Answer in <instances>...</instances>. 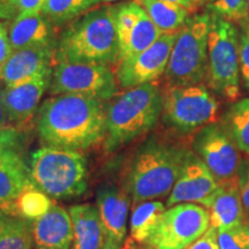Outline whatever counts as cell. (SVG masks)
Here are the masks:
<instances>
[{"instance_id": "d6986e66", "label": "cell", "mask_w": 249, "mask_h": 249, "mask_svg": "<svg viewBox=\"0 0 249 249\" xmlns=\"http://www.w3.org/2000/svg\"><path fill=\"white\" fill-rule=\"evenodd\" d=\"M35 249H71L73 224L70 211L54 204L48 213L31 222Z\"/></svg>"}, {"instance_id": "d4e9b609", "label": "cell", "mask_w": 249, "mask_h": 249, "mask_svg": "<svg viewBox=\"0 0 249 249\" xmlns=\"http://www.w3.org/2000/svg\"><path fill=\"white\" fill-rule=\"evenodd\" d=\"M222 126L239 150L249 155V98L235 102L227 110Z\"/></svg>"}, {"instance_id": "ac0fdd59", "label": "cell", "mask_w": 249, "mask_h": 249, "mask_svg": "<svg viewBox=\"0 0 249 249\" xmlns=\"http://www.w3.org/2000/svg\"><path fill=\"white\" fill-rule=\"evenodd\" d=\"M33 185L29 165L24 160L22 152H0V207L6 214L15 217V200Z\"/></svg>"}, {"instance_id": "4dcf8cb0", "label": "cell", "mask_w": 249, "mask_h": 249, "mask_svg": "<svg viewBox=\"0 0 249 249\" xmlns=\"http://www.w3.org/2000/svg\"><path fill=\"white\" fill-rule=\"evenodd\" d=\"M46 0H2L1 18L13 20L23 12L42 11Z\"/></svg>"}, {"instance_id": "9c48e42d", "label": "cell", "mask_w": 249, "mask_h": 249, "mask_svg": "<svg viewBox=\"0 0 249 249\" xmlns=\"http://www.w3.org/2000/svg\"><path fill=\"white\" fill-rule=\"evenodd\" d=\"M114 67L85 61L54 62L49 92L55 95H85L110 101L120 91Z\"/></svg>"}, {"instance_id": "ffe728a7", "label": "cell", "mask_w": 249, "mask_h": 249, "mask_svg": "<svg viewBox=\"0 0 249 249\" xmlns=\"http://www.w3.org/2000/svg\"><path fill=\"white\" fill-rule=\"evenodd\" d=\"M12 49L18 50L57 43L55 24L40 11L23 12L12 20L8 26Z\"/></svg>"}, {"instance_id": "f1b7e54d", "label": "cell", "mask_w": 249, "mask_h": 249, "mask_svg": "<svg viewBox=\"0 0 249 249\" xmlns=\"http://www.w3.org/2000/svg\"><path fill=\"white\" fill-rule=\"evenodd\" d=\"M211 13L219 15L233 23H240L249 18L247 0H213L208 5Z\"/></svg>"}, {"instance_id": "f6af8a7d", "label": "cell", "mask_w": 249, "mask_h": 249, "mask_svg": "<svg viewBox=\"0 0 249 249\" xmlns=\"http://www.w3.org/2000/svg\"><path fill=\"white\" fill-rule=\"evenodd\" d=\"M2 85H4V83H2L1 81H0V88H1V86H2Z\"/></svg>"}, {"instance_id": "8fae6325", "label": "cell", "mask_w": 249, "mask_h": 249, "mask_svg": "<svg viewBox=\"0 0 249 249\" xmlns=\"http://www.w3.org/2000/svg\"><path fill=\"white\" fill-rule=\"evenodd\" d=\"M192 150L203 160L218 183L239 177L240 150L222 124H209L194 133Z\"/></svg>"}, {"instance_id": "5b68a950", "label": "cell", "mask_w": 249, "mask_h": 249, "mask_svg": "<svg viewBox=\"0 0 249 249\" xmlns=\"http://www.w3.org/2000/svg\"><path fill=\"white\" fill-rule=\"evenodd\" d=\"M29 172L34 186L54 200L80 197L88 187V164L80 151L42 147L31 154Z\"/></svg>"}, {"instance_id": "83f0119b", "label": "cell", "mask_w": 249, "mask_h": 249, "mask_svg": "<svg viewBox=\"0 0 249 249\" xmlns=\"http://www.w3.org/2000/svg\"><path fill=\"white\" fill-rule=\"evenodd\" d=\"M31 220L9 217L0 232V249H33Z\"/></svg>"}, {"instance_id": "ba28073f", "label": "cell", "mask_w": 249, "mask_h": 249, "mask_svg": "<svg viewBox=\"0 0 249 249\" xmlns=\"http://www.w3.org/2000/svg\"><path fill=\"white\" fill-rule=\"evenodd\" d=\"M161 120L179 134L196 133L216 121L217 98L203 83L191 86L164 87L161 90Z\"/></svg>"}, {"instance_id": "e575fe53", "label": "cell", "mask_w": 249, "mask_h": 249, "mask_svg": "<svg viewBox=\"0 0 249 249\" xmlns=\"http://www.w3.org/2000/svg\"><path fill=\"white\" fill-rule=\"evenodd\" d=\"M13 52L8 36V26L5 22H0V67L7 60Z\"/></svg>"}, {"instance_id": "5bb4252c", "label": "cell", "mask_w": 249, "mask_h": 249, "mask_svg": "<svg viewBox=\"0 0 249 249\" xmlns=\"http://www.w3.org/2000/svg\"><path fill=\"white\" fill-rule=\"evenodd\" d=\"M218 187L219 183L203 160L188 149L181 172L165 205L170 208L180 203H200L207 208Z\"/></svg>"}, {"instance_id": "52a82bcc", "label": "cell", "mask_w": 249, "mask_h": 249, "mask_svg": "<svg viewBox=\"0 0 249 249\" xmlns=\"http://www.w3.org/2000/svg\"><path fill=\"white\" fill-rule=\"evenodd\" d=\"M211 14L208 38V71L205 82L210 89L230 102L240 95V37L231 21Z\"/></svg>"}, {"instance_id": "b9f144b4", "label": "cell", "mask_w": 249, "mask_h": 249, "mask_svg": "<svg viewBox=\"0 0 249 249\" xmlns=\"http://www.w3.org/2000/svg\"><path fill=\"white\" fill-rule=\"evenodd\" d=\"M117 1H124V0H99L101 4H112V2H117Z\"/></svg>"}, {"instance_id": "7bdbcfd3", "label": "cell", "mask_w": 249, "mask_h": 249, "mask_svg": "<svg viewBox=\"0 0 249 249\" xmlns=\"http://www.w3.org/2000/svg\"><path fill=\"white\" fill-rule=\"evenodd\" d=\"M8 214L5 213V211L1 209V207H0V218H4V217H7Z\"/></svg>"}, {"instance_id": "7a4b0ae2", "label": "cell", "mask_w": 249, "mask_h": 249, "mask_svg": "<svg viewBox=\"0 0 249 249\" xmlns=\"http://www.w3.org/2000/svg\"><path fill=\"white\" fill-rule=\"evenodd\" d=\"M188 149L151 136L136 149L124 165L121 185L133 204L170 195L181 172Z\"/></svg>"}, {"instance_id": "d6a6232c", "label": "cell", "mask_w": 249, "mask_h": 249, "mask_svg": "<svg viewBox=\"0 0 249 249\" xmlns=\"http://www.w3.org/2000/svg\"><path fill=\"white\" fill-rule=\"evenodd\" d=\"M27 140V133L20 130L0 129V152L6 150H17L22 152Z\"/></svg>"}, {"instance_id": "836d02e7", "label": "cell", "mask_w": 249, "mask_h": 249, "mask_svg": "<svg viewBox=\"0 0 249 249\" xmlns=\"http://www.w3.org/2000/svg\"><path fill=\"white\" fill-rule=\"evenodd\" d=\"M186 249H219L217 230L210 226L203 235L200 236L197 240L193 242Z\"/></svg>"}, {"instance_id": "cb8c5ba5", "label": "cell", "mask_w": 249, "mask_h": 249, "mask_svg": "<svg viewBox=\"0 0 249 249\" xmlns=\"http://www.w3.org/2000/svg\"><path fill=\"white\" fill-rule=\"evenodd\" d=\"M165 210L166 205L156 200L134 204L130 216V238L133 241H147L160 224Z\"/></svg>"}, {"instance_id": "ab89813d", "label": "cell", "mask_w": 249, "mask_h": 249, "mask_svg": "<svg viewBox=\"0 0 249 249\" xmlns=\"http://www.w3.org/2000/svg\"><path fill=\"white\" fill-rule=\"evenodd\" d=\"M9 217H11V216H7V217H4V218H0V232H1L2 229H4V227H5L6 223H7V220H8Z\"/></svg>"}, {"instance_id": "3957f363", "label": "cell", "mask_w": 249, "mask_h": 249, "mask_svg": "<svg viewBox=\"0 0 249 249\" xmlns=\"http://www.w3.org/2000/svg\"><path fill=\"white\" fill-rule=\"evenodd\" d=\"M117 5L101 4L71 21L57 40L55 61L119 64Z\"/></svg>"}, {"instance_id": "8d00e7d4", "label": "cell", "mask_w": 249, "mask_h": 249, "mask_svg": "<svg viewBox=\"0 0 249 249\" xmlns=\"http://www.w3.org/2000/svg\"><path fill=\"white\" fill-rule=\"evenodd\" d=\"M0 129L1 130H18L15 126L11 117H9L7 108H6L4 102V95H2V88H0ZM21 132V130H20Z\"/></svg>"}, {"instance_id": "6da1fadb", "label": "cell", "mask_w": 249, "mask_h": 249, "mask_svg": "<svg viewBox=\"0 0 249 249\" xmlns=\"http://www.w3.org/2000/svg\"><path fill=\"white\" fill-rule=\"evenodd\" d=\"M36 130L44 147L88 151L104 143L105 103L85 95H55L40 104Z\"/></svg>"}, {"instance_id": "277c9868", "label": "cell", "mask_w": 249, "mask_h": 249, "mask_svg": "<svg viewBox=\"0 0 249 249\" xmlns=\"http://www.w3.org/2000/svg\"><path fill=\"white\" fill-rule=\"evenodd\" d=\"M163 98L156 83L124 90L105 103L103 148L112 154L147 135L161 117Z\"/></svg>"}, {"instance_id": "74e56055", "label": "cell", "mask_w": 249, "mask_h": 249, "mask_svg": "<svg viewBox=\"0 0 249 249\" xmlns=\"http://www.w3.org/2000/svg\"><path fill=\"white\" fill-rule=\"evenodd\" d=\"M167 1L182 6V7L188 9L191 13L193 11H195V9H197V7H200L197 5V2H196V0H167Z\"/></svg>"}, {"instance_id": "60d3db41", "label": "cell", "mask_w": 249, "mask_h": 249, "mask_svg": "<svg viewBox=\"0 0 249 249\" xmlns=\"http://www.w3.org/2000/svg\"><path fill=\"white\" fill-rule=\"evenodd\" d=\"M213 1V0H196V2H197L198 6H202V5H205V4L209 5Z\"/></svg>"}, {"instance_id": "7dc6e473", "label": "cell", "mask_w": 249, "mask_h": 249, "mask_svg": "<svg viewBox=\"0 0 249 249\" xmlns=\"http://www.w3.org/2000/svg\"><path fill=\"white\" fill-rule=\"evenodd\" d=\"M148 249H152V248H148Z\"/></svg>"}, {"instance_id": "30bf717a", "label": "cell", "mask_w": 249, "mask_h": 249, "mask_svg": "<svg viewBox=\"0 0 249 249\" xmlns=\"http://www.w3.org/2000/svg\"><path fill=\"white\" fill-rule=\"evenodd\" d=\"M209 227L207 208L194 203L176 204L165 210L145 244L152 249H186Z\"/></svg>"}, {"instance_id": "484cf974", "label": "cell", "mask_w": 249, "mask_h": 249, "mask_svg": "<svg viewBox=\"0 0 249 249\" xmlns=\"http://www.w3.org/2000/svg\"><path fill=\"white\" fill-rule=\"evenodd\" d=\"M98 5L99 0H46L40 12L55 26H61Z\"/></svg>"}, {"instance_id": "4316f807", "label": "cell", "mask_w": 249, "mask_h": 249, "mask_svg": "<svg viewBox=\"0 0 249 249\" xmlns=\"http://www.w3.org/2000/svg\"><path fill=\"white\" fill-rule=\"evenodd\" d=\"M53 205L54 203L50 196L40 192L33 185L15 200V217H21L33 222L48 213Z\"/></svg>"}, {"instance_id": "f35d334b", "label": "cell", "mask_w": 249, "mask_h": 249, "mask_svg": "<svg viewBox=\"0 0 249 249\" xmlns=\"http://www.w3.org/2000/svg\"><path fill=\"white\" fill-rule=\"evenodd\" d=\"M123 247H120V246H118L117 244H114L113 241L111 240H107V242H105V245L103 246L102 249H121Z\"/></svg>"}, {"instance_id": "4fadbf2b", "label": "cell", "mask_w": 249, "mask_h": 249, "mask_svg": "<svg viewBox=\"0 0 249 249\" xmlns=\"http://www.w3.org/2000/svg\"><path fill=\"white\" fill-rule=\"evenodd\" d=\"M117 34L119 43V62L154 44L163 33L134 0L117 5Z\"/></svg>"}, {"instance_id": "bcb514c9", "label": "cell", "mask_w": 249, "mask_h": 249, "mask_svg": "<svg viewBox=\"0 0 249 249\" xmlns=\"http://www.w3.org/2000/svg\"><path fill=\"white\" fill-rule=\"evenodd\" d=\"M247 4H248V12H249V0H247Z\"/></svg>"}, {"instance_id": "2e32d148", "label": "cell", "mask_w": 249, "mask_h": 249, "mask_svg": "<svg viewBox=\"0 0 249 249\" xmlns=\"http://www.w3.org/2000/svg\"><path fill=\"white\" fill-rule=\"evenodd\" d=\"M130 202V196L123 185L112 180L102 182L96 191V207L107 239L120 247L126 239Z\"/></svg>"}, {"instance_id": "ee69618b", "label": "cell", "mask_w": 249, "mask_h": 249, "mask_svg": "<svg viewBox=\"0 0 249 249\" xmlns=\"http://www.w3.org/2000/svg\"><path fill=\"white\" fill-rule=\"evenodd\" d=\"M1 11H2V0H0V17H1Z\"/></svg>"}, {"instance_id": "7c38bea8", "label": "cell", "mask_w": 249, "mask_h": 249, "mask_svg": "<svg viewBox=\"0 0 249 249\" xmlns=\"http://www.w3.org/2000/svg\"><path fill=\"white\" fill-rule=\"evenodd\" d=\"M177 36L178 31L163 34L150 48L120 61L114 67L120 89L128 90L148 83H156V81L163 77Z\"/></svg>"}, {"instance_id": "7402d4cb", "label": "cell", "mask_w": 249, "mask_h": 249, "mask_svg": "<svg viewBox=\"0 0 249 249\" xmlns=\"http://www.w3.org/2000/svg\"><path fill=\"white\" fill-rule=\"evenodd\" d=\"M73 224L71 249H102L107 240L98 209L93 204H76L70 208Z\"/></svg>"}, {"instance_id": "1f68e13d", "label": "cell", "mask_w": 249, "mask_h": 249, "mask_svg": "<svg viewBox=\"0 0 249 249\" xmlns=\"http://www.w3.org/2000/svg\"><path fill=\"white\" fill-rule=\"evenodd\" d=\"M240 37V76L245 88L249 90V18L239 23Z\"/></svg>"}, {"instance_id": "8992f818", "label": "cell", "mask_w": 249, "mask_h": 249, "mask_svg": "<svg viewBox=\"0 0 249 249\" xmlns=\"http://www.w3.org/2000/svg\"><path fill=\"white\" fill-rule=\"evenodd\" d=\"M211 14L189 17L178 31L164 74L165 87L200 85L208 71V38Z\"/></svg>"}, {"instance_id": "9a60e30c", "label": "cell", "mask_w": 249, "mask_h": 249, "mask_svg": "<svg viewBox=\"0 0 249 249\" xmlns=\"http://www.w3.org/2000/svg\"><path fill=\"white\" fill-rule=\"evenodd\" d=\"M52 71L53 68H50L29 80L2 88L9 117L21 132L27 133L34 127V119H36L40 101L50 88Z\"/></svg>"}, {"instance_id": "44dd1931", "label": "cell", "mask_w": 249, "mask_h": 249, "mask_svg": "<svg viewBox=\"0 0 249 249\" xmlns=\"http://www.w3.org/2000/svg\"><path fill=\"white\" fill-rule=\"evenodd\" d=\"M210 225L217 231L231 229L247 220L241 200L239 177L219 183V187L207 207Z\"/></svg>"}, {"instance_id": "d590c367", "label": "cell", "mask_w": 249, "mask_h": 249, "mask_svg": "<svg viewBox=\"0 0 249 249\" xmlns=\"http://www.w3.org/2000/svg\"><path fill=\"white\" fill-rule=\"evenodd\" d=\"M239 185L246 217L249 220V164L242 173H239Z\"/></svg>"}, {"instance_id": "f546056e", "label": "cell", "mask_w": 249, "mask_h": 249, "mask_svg": "<svg viewBox=\"0 0 249 249\" xmlns=\"http://www.w3.org/2000/svg\"><path fill=\"white\" fill-rule=\"evenodd\" d=\"M219 249H249V220L231 229L217 231Z\"/></svg>"}, {"instance_id": "603a6c76", "label": "cell", "mask_w": 249, "mask_h": 249, "mask_svg": "<svg viewBox=\"0 0 249 249\" xmlns=\"http://www.w3.org/2000/svg\"><path fill=\"white\" fill-rule=\"evenodd\" d=\"M163 34L177 33L188 20L191 12L167 0H134Z\"/></svg>"}, {"instance_id": "e0dca14e", "label": "cell", "mask_w": 249, "mask_h": 249, "mask_svg": "<svg viewBox=\"0 0 249 249\" xmlns=\"http://www.w3.org/2000/svg\"><path fill=\"white\" fill-rule=\"evenodd\" d=\"M55 51L57 43L13 50L12 54L0 67V81L5 87L14 86L53 68Z\"/></svg>"}]
</instances>
